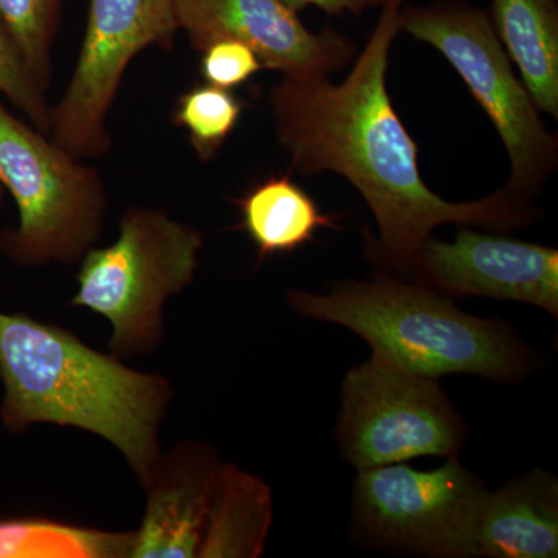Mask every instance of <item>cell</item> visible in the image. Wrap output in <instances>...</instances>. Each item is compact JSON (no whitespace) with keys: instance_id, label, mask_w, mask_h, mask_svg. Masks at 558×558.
Here are the masks:
<instances>
[{"instance_id":"1","label":"cell","mask_w":558,"mask_h":558,"mask_svg":"<svg viewBox=\"0 0 558 558\" xmlns=\"http://www.w3.org/2000/svg\"><path fill=\"white\" fill-rule=\"evenodd\" d=\"M405 0H387L379 24L341 84L328 76L284 78L269 92L279 145L292 170L337 172L354 185L376 219L368 256L391 271H410L422 245L446 223L509 231L537 218L527 197L508 186L476 202H449L418 171V149L387 90L389 49Z\"/></svg>"},{"instance_id":"2","label":"cell","mask_w":558,"mask_h":558,"mask_svg":"<svg viewBox=\"0 0 558 558\" xmlns=\"http://www.w3.org/2000/svg\"><path fill=\"white\" fill-rule=\"evenodd\" d=\"M0 379L7 432L36 424L84 429L112 444L140 486L148 484L174 398L167 377L128 368L60 326L0 311Z\"/></svg>"},{"instance_id":"3","label":"cell","mask_w":558,"mask_h":558,"mask_svg":"<svg viewBox=\"0 0 558 558\" xmlns=\"http://www.w3.org/2000/svg\"><path fill=\"white\" fill-rule=\"evenodd\" d=\"M286 300L300 317L351 330L373 354L418 376L470 374L519 384L538 366L537 354L508 322L468 314L417 282L384 275L340 282L329 293L292 289Z\"/></svg>"},{"instance_id":"4","label":"cell","mask_w":558,"mask_h":558,"mask_svg":"<svg viewBox=\"0 0 558 558\" xmlns=\"http://www.w3.org/2000/svg\"><path fill=\"white\" fill-rule=\"evenodd\" d=\"M204 238L159 208L132 207L119 238L80 260L72 306L110 323V354L134 359L163 343V307L189 288L199 269Z\"/></svg>"},{"instance_id":"5","label":"cell","mask_w":558,"mask_h":558,"mask_svg":"<svg viewBox=\"0 0 558 558\" xmlns=\"http://www.w3.org/2000/svg\"><path fill=\"white\" fill-rule=\"evenodd\" d=\"M0 185L16 202L17 226L0 231V255L20 267L80 263L108 215L97 168L10 112L0 100Z\"/></svg>"},{"instance_id":"6","label":"cell","mask_w":558,"mask_h":558,"mask_svg":"<svg viewBox=\"0 0 558 558\" xmlns=\"http://www.w3.org/2000/svg\"><path fill=\"white\" fill-rule=\"evenodd\" d=\"M488 488L447 458L435 470L399 464L357 470L351 537L363 548L425 558H476Z\"/></svg>"},{"instance_id":"7","label":"cell","mask_w":558,"mask_h":558,"mask_svg":"<svg viewBox=\"0 0 558 558\" xmlns=\"http://www.w3.org/2000/svg\"><path fill=\"white\" fill-rule=\"evenodd\" d=\"M399 28L439 50L487 113L509 154L506 186L523 197L538 193L556 168L557 140L513 73L490 17L468 3L438 2L400 10Z\"/></svg>"},{"instance_id":"8","label":"cell","mask_w":558,"mask_h":558,"mask_svg":"<svg viewBox=\"0 0 558 558\" xmlns=\"http://www.w3.org/2000/svg\"><path fill=\"white\" fill-rule=\"evenodd\" d=\"M468 435V422L439 379L371 354L341 381L333 436L340 457L355 470L458 457Z\"/></svg>"},{"instance_id":"9","label":"cell","mask_w":558,"mask_h":558,"mask_svg":"<svg viewBox=\"0 0 558 558\" xmlns=\"http://www.w3.org/2000/svg\"><path fill=\"white\" fill-rule=\"evenodd\" d=\"M174 0H90L86 32L60 101L50 106L49 137L78 159H101L112 140L108 117L131 62L149 47L171 49Z\"/></svg>"},{"instance_id":"10","label":"cell","mask_w":558,"mask_h":558,"mask_svg":"<svg viewBox=\"0 0 558 558\" xmlns=\"http://www.w3.org/2000/svg\"><path fill=\"white\" fill-rule=\"evenodd\" d=\"M410 271L450 299L515 301L558 317L557 248L461 229L450 242L428 238Z\"/></svg>"},{"instance_id":"11","label":"cell","mask_w":558,"mask_h":558,"mask_svg":"<svg viewBox=\"0 0 558 558\" xmlns=\"http://www.w3.org/2000/svg\"><path fill=\"white\" fill-rule=\"evenodd\" d=\"M179 31L196 50L234 39L284 78H318L352 61L355 44L333 31L315 35L282 0H174Z\"/></svg>"},{"instance_id":"12","label":"cell","mask_w":558,"mask_h":558,"mask_svg":"<svg viewBox=\"0 0 558 558\" xmlns=\"http://www.w3.org/2000/svg\"><path fill=\"white\" fill-rule=\"evenodd\" d=\"M222 464L219 451L201 440H183L161 454L143 487L148 501L131 558L199 556Z\"/></svg>"},{"instance_id":"13","label":"cell","mask_w":558,"mask_h":558,"mask_svg":"<svg viewBox=\"0 0 558 558\" xmlns=\"http://www.w3.org/2000/svg\"><path fill=\"white\" fill-rule=\"evenodd\" d=\"M558 557V480L532 469L488 490L476 535V558Z\"/></svg>"},{"instance_id":"14","label":"cell","mask_w":558,"mask_h":558,"mask_svg":"<svg viewBox=\"0 0 558 558\" xmlns=\"http://www.w3.org/2000/svg\"><path fill=\"white\" fill-rule=\"evenodd\" d=\"M271 520L269 484L238 465L222 464L197 557H260Z\"/></svg>"},{"instance_id":"15","label":"cell","mask_w":558,"mask_h":558,"mask_svg":"<svg viewBox=\"0 0 558 558\" xmlns=\"http://www.w3.org/2000/svg\"><path fill=\"white\" fill-rule=\"evenodd\" d=\"M495 32L535 108L558 116V13L554 0H494Z\"/></svg>"},{"instance_id":"16","label":"cell","mask_w":558,"mask_h":558,"mask_svg":"<svg viewBox=\"0 0 558 558\" xmlns=\"http://www.w3.org/2000/svg\"><path fill=\"white\" fill-rule=\"evenodd\" d=\"M234 204L240 208L241 230L255 245L259 260L296 252L322 229H339L336 216L323 213L289 175L256 183Z\"/></svg>"},{"instance_id":"17","label":"cell","mask_w":558,"mask_h":558,"mask_svg":"<svg viewBox=\"0 0 558 558\" xmlns=\"http://www.w3.org/2000/svg\"><path fill=\"white\" fill-rule=\"evenodd\" d=\"M134 542L135 531H101L43 517L0 519V558H131Z\"/></svg>"},{"instance_id":"18","label":"cell","mask_w":558,"mask_h":558,"mask_svg":"<svg viewBox=\"0 0 558 558\" xmlns=\"http://www.w3.org/2000/svg\"><path fill=\"white\" fill-rule=\"evenodd\" d=\"M64 0H0V22L10 33L32 78L44 92L53 76V47Z\"/></svg>"},{"instance_id":"19","label":"cell","mask_w":558,"mask_h":558,"mask_svg":"<svg viewBox=\"0 0 558 558\" xmlns=\"http://www.w3.org/2000/svg\"><path fill=\"white\" fill-rule=\"evenodd\" d=\"M244 102L231 90L202 84L180 95L172 121L189 134L191 148L202 161L215 159L240 123Z\"/></svg>"},{"instance_id":"20","label":"cell","mask_w":558,"mask_h":558,"mask_svg":"<svg viewBox=\"0 0 558 558\" xmlns=\"http://www.w3.org/2000/svg\"><path fill=\"white\" fill-rule=\"evenodd\" d=\"M0 95L11 102L32 126L49 135L50 105L46 92L32 78L16 44L0 22Z\"/></svg>"},{"instance_id":"21","label":"cell","mask_w":558,"mask_h":558,"mask_svg":"<svg viewBox=\"0 0 558 558\" xmlns=\"http://www.w3.org/2000/svg\"><path fill=\"white\" fill-rule=\"evenodd\" d=\"M201 53L202 78L220 89L240 87L264 68L258 54L240 40H215Z\"/></svg>"},{"instance_id":"22","label":"cell","mask_w":558,"mask_h":558,"mask_svg":"<svg viewBox=\"0 0 558 558\" xmlns=\"http://www.w3.org/2000/svg\"><path fill=\"white\" fill-rule=\"evenodd\" d=\"M290 9L299 11L306 7H317L328 14L349 13L360 14L373 7H384L387 0H282Z\"/></svg>"},{"instance_id":"23","label":"cell","mask_w":558,"mask_h":558,"mask_svg":"<svg viewBox=\"0 0 558 558\" xmlns=\"http://www.w3.org/2000/svg\"><path fill=\"white\" fill-rule=\"evenodd\" d=\"M3 194H5V190H3V186L0 185V211H2Z\"/></svg>"}]
</instances>
